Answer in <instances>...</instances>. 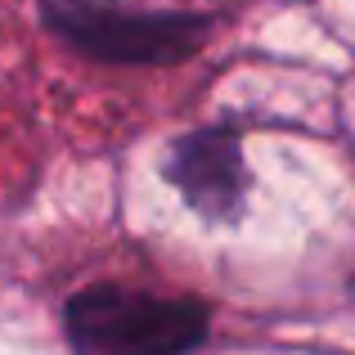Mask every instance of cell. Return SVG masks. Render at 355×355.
Listing matches in <instances>:
<instances>
[{
	"label": "cell",
	"instance_id": "1",
	"mask_svg": "<svg viewBox=\"0 0 355 355\" xmlns=\"http://www.w3.org/2000/svg\"><path fill=\"white\" fill-rule=\"evenodd\" d=\"M63 333L77 355H189L207 342L211 311L198 297L90 284L68 297Z\"/></svg>",
	"mask_w": 355,
	"mask_h": 355
},
{
	"label": "cell",
	"instance_id": "2",
	"mask_svg": "<svg viewBox=\"0 0 355 355\" xmlns=\"http://www.w3.org/2000/svg\"><path fill=\"white\" fill-rule=\"evenodd\" d=\"M41 18L63 45L113 68H166L211 36V14L130 9L113 0H41Z\"/></svg>",
	"mask_w": 355,
	"mask_h": 355
},
{
	"label": "cell",
	"instance_id": "3",
	"mask_svg": "<svg viewBox=\"0 0 355 355\" xmlns=\"http://www.w3.org/2000/svg\"><path fill=\"white\" fill-rule=\"evenodd\" d=\"M162 171L180 189V198L211 225H230L248 207L252 175L243 162V144L230 126H202L171 139Z\"/></svg>",
	"mask_w": 355,
	"mask_h": 355
}]
</instances>
